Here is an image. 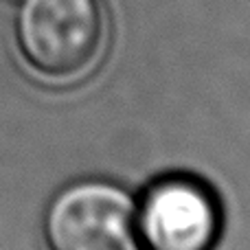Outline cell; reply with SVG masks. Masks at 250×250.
Segmentation results:
<instances>
[{
	"mask_svg": "<svg viewBox=\"0 0 250 250\" xmlns=\"http://www.w3.org/2000/svg\"><path fill=\"white\" fill-rule=\"evenodd\" d=\"M24 62L48 79H73L97 62L105 38L99 0H24L16 16Z\"/></svg>",
	"mask_w": 250,
	"mask_h": 250,
	"instance_id": "1",
	"label": "cell"
},
{
	"mask_svg": "<svg viewBox=\"0 0 250 250\" xmlns=\"http://www.w3.org/2000/svg\"><path fill=\"white\" fill-rule=\"evenodd\" d=\"M132 233L134 204L110 182H75L44 213L48 250H127Z\"/></svg>",
	"mask_w": 250,
	"mask_h": 250,
	"instance_id": "2",
	"label": "cell"
},
{
	"mask_svg": "<svg viewBox=\"0 0 250 250\" xmlns=\"http://www.w3.org/2000/svg\"><path fill=\"white\" fill-rule=\"evenodd\" d=\"M138 229L151 250H211L220 233V208L207 187L169 178L145 195Z\"/></svg>",
	"mask_w": 250,
	"mask_h": 250,
	"instance_id": "3",
	"label": "cell"
}]
</instances>
